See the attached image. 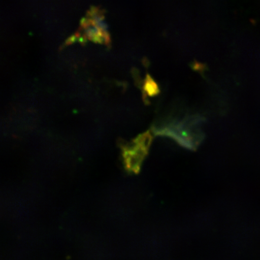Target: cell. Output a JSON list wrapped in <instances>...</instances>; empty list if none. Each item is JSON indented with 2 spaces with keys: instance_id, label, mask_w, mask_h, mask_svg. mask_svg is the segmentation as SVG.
Segmentation results:
<instances>
[{
  "instance_id": "obj_1",
  "label": "cell",
  "mask_w": 260,
  "mask_h": 260,
  "mask_svg": "<svg viewBox=\"0 0 260 260\" xmlns=\"http://www.w3.org/2000/svg\"><path fill=\"white\" fill-rule=\"evenodd\" d=\"M201 119L191 117L183 121H171L160 126H154L152 132L157 136H167L174 139L178 144L194 150L203 140L200 126Z\"/></svg>"
},
{
  "instance_id": "obj_2",
  "label": "cell",
  "mask_w": 260,
  "mask_h": 260,
  "mask_svg": "<svg viewBox=\"0 0 260 260\" xmlns=\"http://www.w3.org/2000/svg\"><path fill=\"white\" fill-rule=\"evenodd\" d=\"M153 136L151 131L139 135L137 138L123 148L126 168L134 173H138L143 162L149 153Z\"/></svg>"
}]
</instances>
